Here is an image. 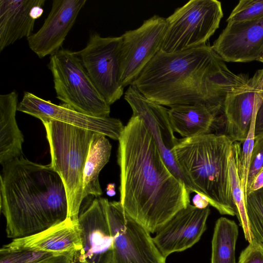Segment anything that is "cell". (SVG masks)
<instances>
[{
    "label": "cell",
    "mask_w": 263,
    "mask_h": 263,
    "mask_svg": "<svg viewBox=\"0 0 263 263\" xmlns=\"http://www.w3.org/2000/svg\"><path fill=\"white\" fill-rule=\"evenodd\" d=\"M40 263H74L72 256L68 254H54L49 257Z\"/></svg>",
    "instance_id": "4dcf8cb0"
},
{
    "label": "cell",
    "mask_w": 263,
    "mask_h": 263,
    "mask_svg": "<svg viewBox=\"0 0 263 263\" xmlns=\"http://www.w3.org/2000/svg\"><path fill=\"white\" fill-rule=\"evenodd\" d=\"M54 255L24 250H7L1 248L0 263H36Z\"/></svg>",
    "instance_id": "4316f807"
},
{
    "label": "cell",
    "mask_w": 263,
    "mask_h": 263,
    "mask_svg": "<svg viewBox=\"0 0 263 263\" xmlns=\"http://www.w3.org/2000/svg\"><path fill=\"white\" fill-rule=\"evenodd\" d=\"M106 200L96 197L79 214L81 248L73 255L74 263H112V237L106 211Z\"/></svg>",
    "instance_id": "8fae6325"
},
{
    "label": "cell",
    "mask_w": 263,
    "mask_h": 263,
    "mask_svg": "<svg viewBox=\"0 0 263 263\" xmlns=\"http://www.w3.org/2000/svg\"><path fill=\"white\" fill-rule=\"evenodd\" d=\"M17 110L39 119H52L102 134L114 140H119L124 127L118 119L90 116L65 103L57 105L29 92H24L22 101L18 104Z\"/></svg>",
    "instance_id": "4fadbf2b"
},
{
    "label": "cell",
    "mask_w": 263,
    "mask_h": 263,
    "mask_svg": "<svg viewBox=\"0 0 263 263\" xmlns=\"http://www.w3.org/2000/svg\"><path fill=\"white\" fill-rule=\"evenodd\" d=\"M106 136L95 133L89 145L83 178V197L102 194L99 175L109 160L111 145Z\"/></svg>",
    "instance_id": "7402d4cb"
},
{
    "label": "cell",
    "mask_w": 263,
    "mask_h": 263,
    "mask_svg": "<svg viewBox=\"0 0 263 263\" xmlns=\"http://www.w3.org/2000/svg\"><path fill=\"white\" fill-rule=\"evenodd\" d=\"M263 137V101L257 111L255 126V140Z\"/></svg>",
    "instance_id": "f546056e"
},
{
    "label": "cell",
    "mask_w": 263,
    "mask_h": 263,
    "mask_svg": "<svg viewBox=\"0 0 263 263\" xmlns=\"http://www.w3.org/2000/svg\"><path fill=\"white\" fill-rule=\"evenodd\" d=\"M246 204L253 238L263 244V188L249 193L246 198Z\"/></svg>",
    "instance_id": "d4e9b609"
},
{
    "label": "cell",
    "mask_w": 263,
    "mask_h": 263,
    "mask_svg": "<svg viewBox=\"0 0 263 263\" xmlns=\"http://www.w3.org/2000/svg\"><path fill=\"white\" fill-rule=\"evenodd\" d=\"M238 233V226L234 221L226 217L217 219L212 240L211 263H236Z\"/></svg>",
    "instance_id": "603a6c76"
},
{
    "label": "cell",
    "mask_w": 263,
    "mask_h": 263,
    "mask_svg": "<svg viewBox=\"0 0 263 263\" xmlns=\"http://www.w3.org/2000/svg\"><path fill=\"white\" fill-rule=\"evenodd\" d=\"M18 95L13 91L0 96V163L21 156L24 137L16 120Z\"/></svg>",
    "instance_id": "44dd1931"
},
{
    "label": "cell",
    "mask_w": 263,
    "mask_h": 263,
    "mask_svg": "<svg viewBox=\"0 0 263 263\" xmlns=\"http://www.w3.org/2000/svg\"><path fill=\"white\" fill-rule=\"evenodd\" d=\"M193 200L194 205L199 209H204L208 206L209 202L203 195L196 193Z\"/></svg>",
    "instance_id": "d6a6232c"
},
{
    "label": "cell",
    "mask_w": 263,
    "mask_h": 263,
    "mask_svg": "<svg viewBox=\"0 0 263 263\" xmlns=\"http://www.w3.org/2000/svg\"><path fill=\"white\" fill-rule=\"evenodd\" d=\"M48 67L58 99L84 114L109 117L110 105L92 83L76 52L60 49L50 56Z\"/></svg>",
    "instance_id": "8992f818"
},
{
    "label": "cell",
    "mask_w": 263,
    "mask_h": 263,
    "mask_svg": "<svg viewBox=\"0 0 263 263\" xmlns=\"http://www.w3.org/2000/svg\"><path fill=\"white\" fill-rule=\"evenodd\" d=\"M166 28V18L155 15L121 35L120 81L124 87L132 85L160 51Z\"/></svg>",
    "instance_id": "30bf717a"
},
{
    "label": "cell",
    "mask_w": 263,
    "mask_h": 263,
    "mask_svg": "<svg viewBox=\"0 0 263 263\" xmlns=\"http://www.w3.org/2000/svg\"><path fill=\"white\" fill-rule=\"evenodd\" d=\"M212 47L225 62L263 63V16L228 22Z\"/></svg>",
    "instance_id": "5bb4252c"
},
{
    "label": "cell",
    "mask_w": 263,
    "mask_h": 263,
    "mask_svg": "<svg viewBox=\"0 0 263 263\" xmlns=\"http://www.w3.org/2000/svg\"><path fill=\"white\" fill-rule=\"evenodd\" d=\"M263 188V168L255 176L250 187L247 193L246 196L250 193Z\"/></svg>",
    "instance_id": "1f68e13d"
},
{
    "label": "cell",
    "mask_w": 263,
    "mask_h": 263,
    "mask_svg": "<svg viewBox=\"0 0 263 263\" xmlns=\"http://www.w3.org/2000/svg\"><path fill=\"white\" fill-rule=\"evenodd\" d=\"M42 261V260H41ZM41 261H39V262H36V263H40L41 262Z\"/></svg>",
    "instance_id": "e575fe53"
},
{
    "label": "cell",
    "mask_w": 263,
    "mask_h": 263,
    "mask_svg": "<svg viewBox=\"0 0 263 263\" xmlns=\"http://www.w3.org/2000/svg\"><path fill=\"white\" fill-rule=\"evenodd\" d=\"M112 237V263H166L150 232L124 210L120 201H106Z\"/></svg>",
    "instance_id": "ba28073f"
},
{
    "label": "cell",
    "mask_w": 263,
    "mask_h": 263,
    "mask_svg": "<svg viewBox=\"0 0 263 263\" xmlns=\"http://www.w3.org/2000/svg\"><path fill=\"white\" fill-rule=\"evenodd\" d=\"M221 2L191 0L166 18L161 51L174 53L206 45L223 17Z\"/></svg>",
    "instance_id": "52a82bcc"
},
{
    "label": "cell",
    "mask_w": 263,
    "mask_h": 263,
    "mask_svg": "<svg viewBox=\"0 0 263 263\" xmlns=\"http://www.w3.org/2000/svg\"><path fill=\"white\" fill-rule=\"evenodd\" d=\"M248 79L232 72L206 44L174 53L160 51L132 85L162 106L203 104L223 111L228 93Z\"/></svg>",
    "instance_id": "7a4b0ae2"
},
{
    "label": "cell",
    "mask_w": 263,
    "mask_h": 263,
    "mask_svg": "<svg viewBox=\"0 0 263 263\" xmlns=\"http://www.w3.org/2000/svg\"><path fill=\"white\" fill-rule=\"evenodd\" d=\"M124 99L130 105L133 115L140 117L145 122L167 167L187 189L186 180L172 152L178 139L174 135L170 121L168 109L148 99L132 85L125 91Z\"/></svg>",
    "instance_id": "7c38bea8"
},
{
    "label": "cell",
    "mask_w": 263,
    "mask_h": 263,
    "mask_svg": "<svg viewBox=\"0 0 263 263\" xmlns=\"http://www.w3.org/2000/svg\"><path fill=\"white\" fill-rule=\"evenodd\" d=\"M2 248L7 250H24L73 256L81 248L78 222L67 217L42 231L13 239Z\"/></svg>",
    "instance_id": "ac0fdd59"
},
{
    "label": "cell",
    "mask_w": 263,
    "mask_h": 263,
    "mask_svg": "<svg viewBox=\"0 0 263 263\" xmlns=\"http://www.w3.org/2000/svg\"><path fill=\"white\" fill-rule=\"evenodd\" d=\"M86 0H54L41 27L27 38L30 49L39 58L58 51L73 27Z\"/></svg>",
    "instance_id": "e0dca14e"
},
{
    "label": "cell",
    "mask_w": 263,
    "mask_h": 263,
    "mask_svg": "<svg viewBox=\"0 0 263 263\" xmlns=\"http://www.w3.org/2000/svg\"><path fill=\"white\" fill-rule=\"evenodd\" d=\"M50 147L51 163L64 183L67 217L78 222L83 197V178L89 145L95 132L54 119L42 118Z\"/></svg>",
    "instance_id": "5b68a950"
},
{
    "label": "cell",
    "mask_w": 263,
    "mask_h": 263,
    "mask_svg": "<svg viewBox=\"0 0 263 263\" xmlns=\"http://www.w3.org/2000/svg\"><path fill=\"white\" fill-rule=\"evenodd\" d=\"M118 141L119 201L130 217L156 233L190 203L191 193L167 167L140 117L132 115Z\"/></svg>",
    "instance_id": "6da1fadb"
},
{
    "label": "cell",
    "mask_w": 263,
    "mask_h": 263,
    "mask_svg": "<svg viewBox=\"0 0 263 263\" xmlns=\"http://www.w3.org/2000/svg\"><path fill=\"white\" fill-rule=\"evenodd\" d=\"M210 213L209 206L199 209L190 203L160 228L153 240L162 255L166 258L196 243L206 230Z\"/></svg>",
    "instance_id": "2e32d148"
},
{
    "label": "cell",
    "mask_w": 263,
    "mask_h": 263,
    "mask_svg": "<svg viewBox=\"0 0 263 263\" xmlns=\"http://www.w3.org/2000/svg\"><path fill=\"white\" fill-rule=\"evenodd\" d=\"M262 101L263 68L228 93L223 103L226 135L233 142L246 140L253 115Z\"/></svg>",
    "instance_id": "9a60e30c"
},
{
    "label": "cell",
    "mask_w": 263,
    "mask_h": 263,
    "mask_svg": "<svg viewBox=\"0 0 263 263\" xmlns=\"http://www.w3.org/2000/svg\"><path fill=\"white\" fill-rule=\"evenodd\" d=\"M234 142L226 134H209L178 140L172 152L190 193L205 196L222 215L236 216L229 171Z\"/></svg>",
    "instance_id": "277c9868"
},
{
    "label": "cell",
    "mask_w": 263,
    "mask_h": 263,
    "mask_svg": "<svg viewBox=\"0 0 263 263\" xmlns=\"http://www.w3.org/2000/svg\"><path fill=\"white\" fill-rule=\"evenodd\" d=\"M168 113L174 132L183 138L213 134L224 120L223 111L203 104L173 106Z\"/></svg>",
    "instance_id": "d6986e66"
},
{
    "label": "cell",
    "mask_w": 263,
    "mask_h": 263,
    "mask_svg": "<svg viewBox=\"0 0 263 263\" xmlns=\"http://www.w3.org/2000/svg\"><path fill=\"white\" fill-rule=\"evenodd\" d=\"M263 168V137L255 140L247 182L246 195L256 174Z\"/></svg>",
    "instance_id": "83f0119b"
},
{
    "label": "cell",
    "mask_w": 263,
    "mask_h": 263,
    "mask_svg": "<svg viewBox=\"0 0 263 263\" xmlns=\"http://www.w3.org/2000/svg\"><path fill=\"white\" fill-rule=\"evenodd\" d=\"M3 166L0 204L8 237L35 234L67 217L65 186L50 164L20 157Z\"/></svg>",
    "instance_id": "3957f363"
},
{
    "label": "cell",
    "mask_w": 263,
    "mask_h": 263,
    "mask_svg": "<svg viewBox=\"0 0 263 263\" xmlns=\"http://www.w3.org/2000/svg\"><path fill=\"white\" fill-rule=\"evenodd\" d=\"M229 171L233 200L236 209L238 219L246 239L250 242L253 239L247 216L246 196L239 176L236 158L231 149L229 157Z\"/></svg>",
    "instance_id": "cb8c5ba5"
},
{
    "label": "cell",
    "mask_w": 263,
    "mask_h": 263,
    "mask_svg": "<svg viewBox=\"0 0 263 263\" xmlns=\"http://www.w3.org/2000/svg\"><path fill=\"white\" fill-rule=\"evenodd\" d=\"M106 194L109 196H113L116 194L115 183H109L107 185Z\"/></svg>",
    "instance_id": "836d02e7"
},
{
    "label": "cell",
    "mask_w": 263,
    "mask_h": 263,
    "mask_svg": "<svg viewBox=\"0 0 263 263\" xmlns=\"http://www.w3.org/2000/svg\"><path fill=\"white\" fill-rule=\"evenodd\" d=\"M263 16V0H240L227 20V23L240 22Z\"/></svg>",
    "instance_id": "484cf974"
},
{
    "label": "cell",
    "mask_w": 263,
    "mask_h": 263,
    "mask_svg": "<svg viewBox=\"0 0 263 263\" xmlns=\"http://www.w3.org/2000/svg\"><path fill=\"white\" fill-rule=\"evenodd\" d=\"M238 263H263V244L253 238L241 252Z\"/></svg>",
    "instance_id": "f1b7e54d"
},
{
    "label": "cell",
    "mask_w": 263,
    "mask_h": 263,
    "mask_svg": "<svg viewBox=\"0 0 263 263\" xmlns=\"http://www.w3.org/2000/svg\"><path fill=\"white\" fill-rule=\"evenodd\" d=\"M40 0L0 1V51L32 33L35 20L33 7Z\"/></svg>",
    "instance_id": "ffe728a7"
},
{
    "label": "cell",
    "mask_w": 263,
    "mask_h": 263,
    "mask_svg": "<svg viewBox=\"0 0 263 263\" xmlns=\"http://www.w3.org/2000/svg\"><path fill=\"white\" fill-rule=\"evenodd\" d=\"M122 37L90 35L86 46L76 53L92 83L109 105L119 100L124 87L120 81Z\"/></svg>",
    "instance_id": "9c48e42d"
}]
</instances>
